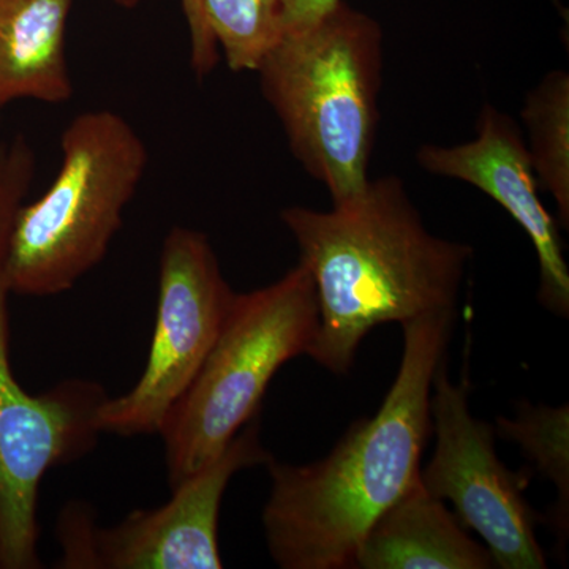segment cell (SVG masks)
I'll return each mask as SVG.
<instances>
[{
    "label": "cell",
    "instance_id": "14",
    "mask_svg": "<svg viewBox=\"0 0 569 569\" xmlns=\"http://www.w3.org/2000/svg\"><path fill=\"white\" fill-rule=\"evenodd\" d=\"M569 411L568 406L548 407L520 403L518 418H497V433L516 441L539 477L557 488L552 527L560 545L568 538L569 518Z\"/></svg>",
    "mask_w": 569,
    "mask_h": 569
},
{
    "label": "cell",
    "instance_id": "10",
    "mask_svg": "<svg viewBox=\"0 0 569 569\" xmlns=\"http://www.w3.org/2000/svg\"><path fill=\"white\" fill-rule=\"evenodd\" d=\"M422 170L459 179L497 201L520 224L537 250L538 301L557 317L569 316V269L559 227L542 204L519 123L490 103L482 107L478 137L463 144H422Z\"/></svg>",
    "mask_w": 569,
    "mask_h": 569
},
{
    "label": "cell",
    "instance_id": "9",
    "mask_svg": "<svg viewBox=\"0 0 569 569\" xmlns=\"http://www.w3.org/2000/svg\"><path fill=\"white\" fill-rule=\"evenodd\" d=\"M432 389L430 419L437 443L419 471L422 485L433 497L451 501L462 526L485 541L493 567H548L535 533L538 516L523 497L529 475L512 473L497 458L493 426L470 413L468 385L452 383L445 361Z\"/></svg>",
    "mask_w": 569,
    "mask_h": 569
},
{
    "label": "cell",
    "instance_id": "8",
    "mask_svg": "<svg viewBox=\"0 0 569 569\" xmlns=\"http://www.w3.org/2000/svg\"><path fill=\"white\" fill-rule=\"evenodd\" d=\"M272 456L261 445L258 417L200 471L171 490L162 507L142 509L118 526L99 529L82 505L59 523L62 559L73 569H220L219 518L224 490L244 468Z\"/></svg>",
    "mask_w": 569,
    "mask_h": 569
},
{
    "label": "cell",
    "instance_id": "12",
    "mask_svg": "<svg viewBox=\"0 0 569 569\" xmlns=\"http://www.w3.org/2000/svg\"><path fill=\"white\" fill-rule=\"evenodd\" d=\"M73 0H0V110L14 100L73 96L67 24Z\"/></svg>",
    "mask_w": 569,
    "mask_h": 569
},
{
    "label": "cell",
    "instance_id": "17",
    "mask_svg": "<svg viewBox=\"0 0 569 569\" xmlns=\"http://www.w3.org/2000/svg\"><path fill=\"white\" fill-rule=\"evenodd\" d=\"M337 2L339 0H282L284 31L306 28Z\"/></svg>",
    "mask_w": 569,
    "mask_h": 569
},
{
    "label": "cell",
    "instance_id": "13",
    "mask_svg": "<svg viewBox=\"0 0 569 569\" xmlns=\"http://www.w3.org/2000/svg\"><path fill=\"white\" fill-rule=\"evenodd\" d=\"M529 156L538 186L548 190L559 209L560 223L569 224V74L552 70L526 97L520 111Z\"/></svg>",
    "mask_w": 569,
    "mask_h": 569
},
{
    "label": "cell",
    "instance_id": "18",
    "mask_svg": "<svg viewBox=\"0 0 569 569\" xmlns=\"http://www.w3.org/2000/svg\"><path fill=\"white\" fill-rule=\"evenodd\" d=\"M111 2L126 7V9H132V7H137L138 3L144 2V0H111Z\"/></svg>",
    "mask_w": 569,
    "mask_h": 569
},
{
    "label": "cell",
    "instance_id": "11",
    "mask_svg": "<svg viewBox=\"0 0 569 569\" xmlns=\"http://www.w3.org/2000/svg\"><path fill=\"white\" fill-rule=\"evenodd\" d=\"M355 568L490 569L493 560L418 478L367 531Z\"/></svg>",
    "mask_w": 569,
    "mask_h": 569
},
{
    "label": "cell",
    "instance_id": "1",
    "mask_svg": "<svg viewBox=\"0 0 569 569\" xmlns=\"http://www.w3.org/2000/svg\"><path fill=\"white\" fill-rule=\"evenodd\" d=\"M455 316L440 310L402 323V361L380 410L355 422L325 459L266 462L271 492L263 527L277 567L355 568L367 531L415 485L432 426L433 378Z\"/></svg>",
    "mask_w": 569,
    "mask_h": 569
},
{
    "label": "cell",
    "instance_id": "7",
    "mask_svg": "<svg viewBox=\"0 0 569 569\" xmlns=\"http://www.w3.org/2000/svg\"><path fill=\"white\" fill-rule=\"evenodd\" d=\"M236 293L222 274L208 236L176 227L160 257L159 306L151 350L140 380L100 408L102 432L160 433L222 331Z\"/></svg>",
    "mask_w": 569,
    "mask_h": 569
},
{
    "label": "cell",
    "instance_id": "16",
    "mask_svg": "<svg viewBox=\"0 0 569 569\" xmlns=\"http://www.w3.org/2000/svg\"><path fill=\"white\" fill-rule=\"evenodd\" d=\"M183 17L190 33V66L198 78L208 77L217 62L219 51L208 24H206L201 0H181Z\"/></svg>",
    "mask_w": 569,
    "mask_h": 569
},
{
    "label": "cell",
    "instance_id": "3",
    "mask_svg": "<svg viewBox=\"0 0 569 569\" xmlns=\"http://www.w3.org/2000/svg\"><path fill=\"white\" fill-rule=\"evenodd\" d=\"M257 73L295 159L332 204L361 192L380 121L383 31L376 18L339 0L284 33Z\"/></svg>",
    "mask_w": 569,
    "mask_h": 569
},
{
    "label": "cell",
    "instance_id": "15",
    "mask_svg": "<svg viewBox=\"0 0 569 569\" xmlns=\"http://www.w3.org/2000/svg\"><path fill=\"white\" fill-rule=\"evenodd\" d=\"M206 24L233 71H257L283 40L282 0H201Z\"/></svg>",
    "mask_w": 569,
    "mask_h": 569
},
{
    "label": "cell",
    "instance_id": "4",
    "mask_svg": "<svg viewBox=\"0 0 569 569\" xmlns=\"http://www.w3.org/2000/svg\"><path fill=\"white\" fill-rule=\"evenodd\" d=\"M61 170L11 224L6 274L11 293L69 291L102 263L148 168L137 130L118 112L86 111L61 137Z\"/></svg>",
    "mask_w": 569,
    "mask_h": 569
},
{
    "label": "cell",
    "instance_id": "6",
    "mask_svg": "<svg viewBox=\"0 0 569 569\" xmlns=\"http://www.w3.org/2000/svg\"><path fill=\"white\" fill-rule=\"evenodd\" d=\"M317 329L316 283L302 263L276 283L236 295L200 372L160 430L171 490L258 417L277 370L307 355Z\"/></svg>",
    "mask_w": 569,
    "mask_h": 569
},
{
    "label": "cell",
    "instance_id": "5",
    "mask_svg": "<svg viewBox=\"0 0 569 569\" xmlns=\"http://www.w3.org/2000/svg\"><path fill=\"white\" fill-rule=\"evenodd\" d=\"M36 174V153L22 137L0 141V568L36 569L41 481L52 468L81 459L102 430L108 396L89 380L62 381L41 396L18 383L10 362L6 274L11 224Z\"/></svg>",
    "mask_w": 569,
    "mask_h": 569
},
{
    "label": "cell",
    "instance_id": "2",
    "mask_svg": "<svg viewBox=\"0 0 569 569\" xmlns=\"http://www.w3.org/2000/svg\"><path fill=\"white\" fill-rule=\"evenodd\" d=\"M280 219L316 283L307 355L335 376L350 372L377 326L456 310L473 247L430 233L397 176L369 179L331 211L293 206Z\"/></svg>",
    "mask_w": 569,
    "mask_h": 569
}]
</instances>
